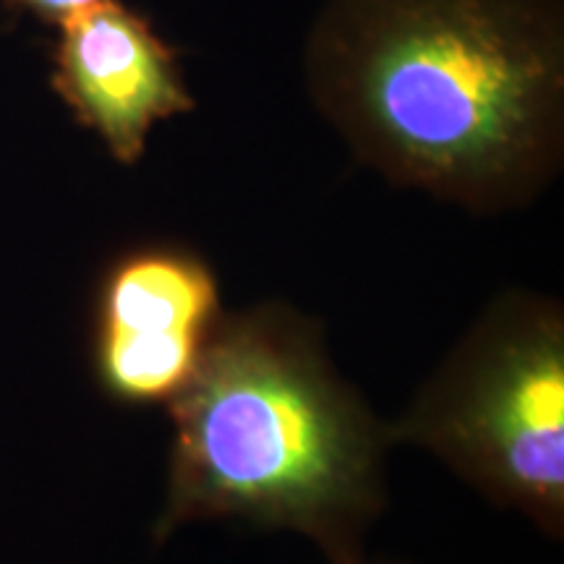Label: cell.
Here are the masks:
<instances>
[{"instance_id":"obj_1","label":"cell","mask_w":564,"mask_h":564,"mask_svg":"<svg viewBox=\"0 0 564 564\" xmlns=\"http://www.w3.org/2000/svg\"><path fill=\"white\" fill-rule=\"evenodd\" d=\"M306 76L352 152L400 186L502 212L560 171L556 0H329Z\"/></svg>"},{"instance_id":"obj_2","label":"cell","mask_w":564,"mask_h":564,"mask_svg":"<svg viewBox=\"0 0 564 564\" xmlns=\"http://www.w3.org/2000/svg\"><path fill=\"white\" fill-rule=\"evenodd\" d=\"M173 421L154 544L204 520L312 539L329 564L364 554L387 505V423L329 361L316 324L264 303L225 314Z\"/></svg>"},{"instance_id":"obj_3","label":"cell","mask_w":564,"mask_h":564,"mask_svg":"<svg viewBox=\"0 0 564 564\" xmlns=\"http://www.w3.org/2000/svg\"><path fill=\"white\" fill-rule=\"evenodd\" d=\"M387 434L562 539V303L528 291L494 299Z\"/></svg>"},{"instance_id":"obj_4","label":"cell","mask_w":564,"mask_h":564,"mask_svg":"<svg viewBox=\"0 0 564 564\" xmlns=\"http://www.w3.org/2000/svg\"><path fill=\"white\" fill-rule=\"evenodd\" d=\"M220 280L178 243L118 253L97 282L91 371L118 405H171L194 382L223 322Z\"/></svg>"},{"instance_id":"obj_5","label":"cell","mask_w":564,"mask_h":564,"mask_svg":"<svg viewBox=\"0 0 564 564\" xmlns=\"http://www.w3.org/2000/svg\"><path fill=\"white\" fill-rule=\"evenodd\" d=\"M58 26L53 89L112 160L137 165L154 123L194 110L178 55L121 0H97Z\"/></svg>"},{"instance_id":"obj_6","label":"cell","mask_w":564,"mask_h":564,"mask_svg":"<svg viewBox=\"0 0 564 564\" xmlns=\"http://www.w3.org/2000/svg\"><path fill=\"white\" fill-rule=\"evenodd\" d=\"M0 3L30 11L42 21H47V24H61L70 13L87 9V6L97 3V0H0Z\"/></svg>"},{"instance_id":"obj_7","label":"cell","mask_w":564,"mask_h":564,"mask_svg":"<svg viewBox=\"0 0 564 564\" xmlns=\"http://www.w3.org/2000/svg\"><path fill=\"white\" fill-rule=\"evenodd\" d=\"M337 564H387V562H369L366 560V554H361V556H350V560L337 562Z\"/></svg>"}]
</instances>
